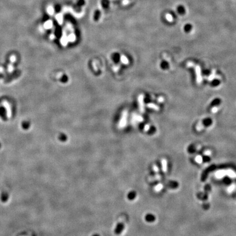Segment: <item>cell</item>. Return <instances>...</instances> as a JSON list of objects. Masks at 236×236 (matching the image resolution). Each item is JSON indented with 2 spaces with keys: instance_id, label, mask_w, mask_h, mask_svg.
<instances>
[{
  "instance_id": "1",
  "label": "cell",
  "mask_w": 236,
  "mask_h": 236,
  "mask_svg": "<svg viewBox=\"0 0 236 236\" xmlns=\"http://www.w3.org/2000/svg\"><path fill=\"white\" fill-rule=\"evenodd\" d=\"M195 72H196V81L197 82L200 84L202 82V78L201 76V68L198 65H195Z\"/></svg>"
},
{
  "instance_id": "2",
  "label": "cell",
  "mask_w": 236,
  "mask_h": 236,
  "mask_svg": "<svg viewBox=\"0 0 236 236\" xmlns=\"http://www.w3.org/2000/svg\"><path fill=\"white\" fill-rule=\"evenodd\" d=\"M127 118V112L126 111L123 112L122 115V117L120 120L119 126L120 127H123L126 124V119Z\"/></svg>"
},
{
  "instance_id": "3",
  "label": "cell",
  "mask_w": 236,
  "mask_h": 236,
  "mask_svg": "<svg viewBox=\"0 0 236 236\" xmlns=\"http://www.w3.org/2000/svg\"><path fill=\"white\" fill-rule=\"evenodd\" d=\"M139 107L140 112L143 113L144 112V96L143 95H140L138 97Z\"/></svg>"
},
{
  "instance_id": "4",
  "label": "cell",
  "mask_w": 236,
  "mask_h": 236,
  "mask_svg": "<svg viewBox=\"0 0 236 236\" xmlns=\"http://www.w3.org/2000/svg\"><path fill=\"white\" fill-rule=\"evenodd\" d=\"M125 228V226L122 223H119L116 225L114 232L116 235H120L122 233Z\"/></svg>"
},
{
  "instance_id": "5",
  "label": "cell",
  "mask_w": 236,
  "mask_h": 236,
  "mask_svg": "<svg viewBox=\"0 0 236 236\" xmlns=\"http://www.w3.org/2000/svg\"><path fill=\"white\" fill-rule=\"evenodd\" d=\"M101 15V12L99 9H96L95 11L94 14V21H97L100 18Z\"/></svg>"
},
{
  "instance_id": "6",
  "label": "cell",
  "mask_w": 236,
  "mask_h": 236,
  "mask_svg": "<svg viewBox=\"0 0 236 236\" xmlns=\"http://www.w3.org/2000/svg\"><path fill=\"white\" fill-rule=\"evenodd\" d=\"M110 4L109 0H101V4L105 9H107L109 8Z\"/></svg>"
},
{
  "instance_id": "7",
  "label": "cell",
  "mask_w": 236,
  "mask_h": 236,
  "mask_svg": "<svg viewBox=\"0 0 236 236\" xmlns=\"http://www.w3.org/2000/svg\"><path fill=\"white\" fill-rule=\"evenodd\" d=\"M20 71H19V70H17V71L15 72L14 74H13V76H10V77H8V78H7V82H8V81H10L11 80H12L13 79H14L13 78H17V77L20 76Z\"/></svg>"
},
{
  "instance_id": "8",
  "label": "cell",
  "mask_w": 236,
  "mask_h": 236,
  "mask_svg": "<svg viewBox=\"0 0 236 236\" xmlns=\"http://www.w3.org/2000/svg\"><path fill=\"white\" fill-rule=\"evenodd\" d=\"M147 107L149 108L155 109V110H156V111H159V109H160V108H159V107L158 106V105L154 104V103H151L148 104Z\"/></svg>"
},
{
  "instance_id": "9",
  "label": "cell",
  "mask_w": 236,
  "mask_h": 236,
  "mask_svg": "<svg viewBox=\"0 0 236 236\" xmlns=\"http://www.w3.org/2000/svg\"><path fill=\"white\" fill-rule=\"evenodd\" d=\"M8 199V195L6 192H3L1 195V200L3 202H6Z\"/></svg>"
},
{
  "instance_id": "10",
  "label": "cell",
  "mask_w": 236,
  "mask_h": 236,
  "mask_svg": "<svg viewBox=\"0 0 236 236\" xmlns=\"http://www.w3.org/2000/svg\"><path fill=\"white\" fill-rule=\"evenodd\" d=\"M226 175L225 171H219L216 173V176L218 178H221Z\"/></svg>"
},
{
  "instance_id": "11",
  "label": "cell",
  "mask_w": 236,
  "mask_h": 236,
  "mask_svg": "<svg viewBox=\"0 0 236 236\" xmlns=\"http://www.w3.org/2000/svg\"><path fill=\"white\" fill-rule=\"evenodd\" d=\"M162 170L164 172H166L167 170V160L165 159H163L162 160Z\"/></svg>"
},
{
  "instance_id": "12",
  "label": "cell",
  "mask_w": 236,
  "mask_h": 236,
  "mask_svg": "<svg viewBox=\"0 0 236 236\" xmlns=\"http://www.w3.org/2000/svg\"><path fill=\"white\" fill-rule=\"evenodd\" d=\"M136 196V193H135V192L134 191H131L128 193L127 195V197L130 200H133L134 198H135Z\"/></svg>"
},
{
  "instance_id": "13",
  "label": "cell",
  "mask_w": 236,
  "mask_h": 236,
  "mask_svg": "<svg viewBox=\"0 0 236 236\" xmlns=\"http://www.w3.org/2000/svg\"><path fill=\"white\" fill-rule=\"evenodd\" d=\"M215 76H216V70H213L211 73V74L208 77L207 79H208V80L209 81H211L215 78Z\"/></svg>"
},
{
  "instance_id": "14",
  "label": "cell",
  "mask_w": 236,
  "mask_h": 236,
  "mask_svg": "<svg viewBox=\"0 0 236 236\" xmlns=\"http://www.w3.org/2000/svg\"><path fill=\"white\" fill-rule=\"evenodd\" d=\"M177 10L179 13V14H180V15H183L185 14V8L183 6H178V7L177 8Z\"/></svg>"
},
{
  "instance_id": "15",
  "label": "cell",
  "mask_w": 236,
  "mask_h": 236,
  "mask_svg": "<svg viewBox=\"0 0 236 236\" xmlns=\"http://www.w3.org/2000/svg\"><path fill=\"white\" fill-rule=\"evenodd\" d=\"M220 102H221V100L220 98H215V100H214L211 103V105H212L213 107L216 106V105H219Z\"/></svg>"
},
{
  "instance_id": "16",
  "label": "cell",
  "mask_w": 236,
  "mask_h": 236,
  "mask_svg": "<svg viewBox=\"0 0 236 236\" xmlns=\"http://www.w3.org/2000/svg\"><path fill=\"white\" fill-rule=\"evenodd\" d=\"M120 60L121 61V62L123 64H125V65H126V64H128L129 62V60H128V59L126 58V57L125 56H121L120 58Z\"/></svg>"
},
{
  "instance_id": "17",
  "label": "cell",
  "mask_w": 236,
  "mask_h": 236,
  "mask_svg": "<svg viewBox=\"0 0 236 236\" xmlns=\"http://www.w3.org/2000/svg\"><path fill=\"white\" fill-rule=\"evenodd\" d=\"M161 67L163 70H166L169 67L168 63H167L166 61L162 62L161 63Z\"/></svg>"
},
{
  "instance_id": "18",
  "label": "cell",
  "mask_w": 236,
  "mask_h": 236,
  "mask_svg": "<svg viewBox=\"0 0 236 236\" xmlns=\"http://www.w3.org/2000/svg\"><path fill=\"white\" fill-rule=\"evenodd\" d=\"M215 79H214V80L213 81L212 83H211V85L213 86V87H217V86H218V85H219L220 82V79H217V78H215Z\"/></svg>"
},
{
  "instance_id": "19",
  "label": "cell",
  "mask_w": 236,
  "mask_h": 236,
  "mask_svg": "<svg viewBox=\"0 0 236 236\" xmlns=\"http://www.w3.org/2000/svg\"><path fill=\"white\" fill-rule=\"evenodd\" d=\"M192 28V26L190 24H187V25L185 26L184 30L186 32H189L191 31Z\"/></svg>"
},
{
  "instance_id": "20",
  "label": "cell",
  "mask_w": 236,
  "mask_h": 236,
  "mask_svg": "<svg viewBox=\"0 0 236 236\" xmlns=\"http://www.w3.org/2000/svg\"><path fill=\"white\" fill-rule=\"evenodd\" d=\"M85 4V0H78L77 2V4L78 7H81L84 6Z\"/></svg>"
},
{
  "instance_id": "21",
  "label": "cell",
  "mask_w": 236,
  "mask_h": 236,
  "mask_svg": "<svg viewBox=\"0 0 236 236\" xmlns=\"http://www.w3.org/2000/svg\"><path fill=\"white\" fill-rule=\"evenodd\" d=\"M195 161L196 162H197L198 164H201L203 161V158L201 156L198 155L197 156H196L195 158Z\"/></svg>"
},
{
  "instance_id": "22",
  "label": "cell",
  "mask_w": 236,
  "mask_h": 236,
  "mask_svg": "<svg viewBox=\"0 0 236 236\" xmlns=\"http://www.w3.org/2000/svg\"><path fill=\"white\" fill-rule=\"evenodd\" d=\"M227 174H228V175L229 176H230L231 177H236V175H235V173L233 172V171H228L227 172Z\"/></svg>"
},
{
  "instance_id": "23",
  "label": "cell",
  "mask_w": 236,
  "mask_h": 236,
  "mask_svg": "<svg viewBox=\"0 0 236 236\" xmlns=\"http://www.w3.org/2000/svg\"><path fill=\"white\" fill-rule=\"evenodd\" d=\"M162 187H163V185L162 184H158L157 185V186H156L155 187V190H156V191H160L162 189Z\"/></svg>"
},
{
  "instance_id": "24",
  "label": "cell",
  "mask_w": 236,
  "mask_h": 236,
  "mask_svg": "<svg viewBox=\"0 0 236 236\" xmlns=\"http://www.w3.org/2000/svg\"><path fill=\"white\" fill-rule=\"evenodd\" d=\"M186 65H187V67H195V66L194 63L192 62H188L186 63Z\"/></svg>"
},
{
  "instance_id": "25",
  "label": "cell",
  "mask_w": 236,
  "mask_h": 236,
  "mask_svg": "<svg viewBox=\"0 0 236 236\" xmlns=\"http://www.w3.org/2000/svg\"><path fill=\"white\" fill-rule=\"evenodd\" d=\"M218 111V108L216 106L213 107L212 108H211V112L213 113H215L216 112H217Z\"/></svg>"
},
{
  "instance_id": "26",
  "label": "cell",
  "mask_w": 236,
  "mask_h": 236,
  "mask_svg": "<svg viewBox=\"0 0 236 236\" xmlns=\"http://www.w3.org/2000/svg\"><path fill=\"white\" fill-rule=\"evenodd\" d=\"M204 155L206 156H210L211 155V151L210 150H207L204 152Z\"/></svg>"
},
{
  "instance_id": "27",
  "label": "cell",
  "mask_w": 236,
  "mask_h": 236,
  "mask_svg": "<svg viewBox=\"0 0 236 236\" xmlns=\"http://www.w3.org/2000/svg\"><path fill=\"white\" fill-rule=\"evenodd\" d=\"M55 11H56V12H59V11L60 10V6H59V5L56 6L55 7Z\"/></svg>"
},
{
  "instance_id": "28",
  "label": "cell",
  "mask_w": 236,
  "mask_h": 236,
  "mask_svg": "<svg viewBox=\"0 0 236 236\" xmlns=\"http://www.w3.org/2000/svg\"><path fill=\"white\" fill-rule=\"evenodd\" d=\"M150 129V126L149 125H146L145 126V127H144V130L145 131H148V130Z\"/></svg>"
},
{
  "instance_id": "29",
  "label": "cell",
  "mask_w": 236,
  "mask_h": 236,
  "mask_svg": "<svg viewBox=\"0 0 236 236\" xmlns=\"http://www.w3.org/2000/svg\"><path fill=\"white\" fill-rule=\"evenodd\" d=\"M164 101V98H163L162 97H158V102H162Z\"/></svg>"
},
{
  "instance_id": "30",
  "label": "cell",
  "mask_w": 236,
  "mask_h": 236,
  "mask_svg": "<svg viewBox=\"0 0 236 236\" xmlns=\"http://www.w3.org/2000/svg\"><path fill=\"white\" fill-rule=\"evenodd\" d=\"M15 59H16V58H15V57L14 56H11V58H10V61L12 62H14L15 61Z\"/></svg>"
},
{
  "instance_id": "31",
  "label": "cell",
  "mask_w": 236,
  "mask_h": 236,
  "mask_svg": "<svg viewBox=\"0 0 236 236\" xmlns=\"http://www.w3.org/2000/svg\"><path fill=\"white\" fill-rule=\"evenodd\" d=\"M154 170H155V171L156 172H158V167L157 166H154Z\"/></svg>"
},
{
  "instance_id": "32",
  "label": "cell",
  "mask_w": 236,
  "mask_h": 236,
  "mask_svg": "<svg viewBox=\"0 0 236 236\" xmlns=\"http://www.w3.org/2000/svg\"><path fill=\"white\" fill-rule=\"evenodd\" d=\"M233 189H234V188H233V186H231L230 187H229V189H228V191L229 192H231V191H232L233 190Z\"/></svg>"
},
{
  "instance_id": "33",
  "label": "cell",
  "mask_w": 236,
  "mask_h": 236,
  "mask_svg": "<svg viewBox=\"0 0 236 236\" xmlns=\"http://www.w3.org/2000/svg\"><path fill=\"white\" fill-rule=\"evenodd\" d=\"M0 147H1V145H0Z\"/></svg>"
}]
</instances>
